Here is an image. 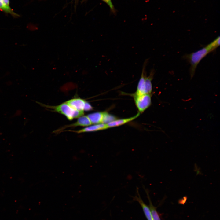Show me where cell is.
<instances>
[{"instance_id":"10","label":"cell","mask_w":220,"mask_h":220,"mask_svg":"<svg viewBox=\"0 0 220 220\" xmlns=\"http://www.w3.org/2000/svg\"><path fill=\"white\" fill-rule=\"evenodd\" d=\"M155 70L152 69L148 76H145V94H150L152 90V81L153 78Z\"/></svg>"},{"instance_id":"7","label":"cell","mask_w":220,"mask_h":220,"mask_svg":"<svg viewBox=\"0 0 220 220\" xmlns=\"http://www.w3.org/2000/svg\"><path fill=\"white\" fill-rule=\"evenodd\" d=\"M92 124L87 116H82L79 117L76 122L69 125L65 126L63 128V129L67 127H75L79 126H88Z\"/></svg>"},{"instance_id":"12","label":"cell","mask_w":220,"mask_h":220,"mask_svg":"<svg viewBox=\"0 0 220 220\" xmlns=\"http://www.w3.org/2000/svg\"><path fill=\"white\" fill-rule=\"evenodd\" d=\"M116 118L108 112H103V117L101 123L107 124L116 119Z\"/></svg>"},{"instance_id":"15","label":"cell","mask_w":220,"mask_h":220,"mask_svg":"<svg viewBox=\"0 0 220 220\" xmlns=\"http://www.w3.org/2000/svg\"><path fill=\"white\" fill-rule=\"evenodd\" d=\"M93 108L91 105L88 102L85 101L84 110L86 111H90L92 110Z\"/></svg>"},{"instance_id":"1","label":"cell","mask_w":220,"mask_h":220,"mask_svg":"<svg viewBox=\"0 0 220 220\" xmlns=\"http://www.w3.org/2000/svg\"><path fill=\"white\" fill-rule=\"evenodd\" d=\"M212 52L207 45L199 50L191 53L185 55L183 57L190 64V74L191 78L194 75L197 67L204 57Z\"/></svg>"},{"instance_id":"11","label":"cell","mask_w":220,"mask_h":220,"mask_svg":"<svg viewBox=\"0 0 220 220\" xmlns=\"http://www.w3.org/2000/svg\"><path fill=\"white\" fill-rule=\"evenodd\" d=\"M103 112H97L89 114L87 115L92 124L101 123Z\"/></svg>"},{"instance_id":"3","label":"cell","mask_w":220,"mask_h":220,"mask_svg":"<svg viewBox=\"0 0 220 220\" xmlns=\"http://www.w3.org/2000/svg\"><path fill=\"white\" fill-rule=\"evenodd\" d=\"M136 105L140 113L143 112L148 108L151 104L150 94L133 95Z\"/></svg>"},{"instance_id":"4","label":"cell","mask_w":220,"mask_h":220,"mask_svg":"<svg viewBox=\"0 0 220 220\" xmlns=\"http://www.w3.org/2000/svg\"><path fill=\"white\" fill-rule=\"evenodd\" d=\"M85 101L80 98H75L65 102L73 109L78 111H83Z\"/></svg>"},{"instance_id":"2","label":"cell","mask_w":220,"mask_h":220,"mask_svg":"<svg viewBox=\"0 0 220 220\" xmlns=\"http://www.w3.org/2000/svg\"><path fill=\"white\" fill-rule=\"evenodd\" d=\"M40 104L44 106L53 110L54 111L64 115L67 118L71 120L74 118H78L83 115V111H79L75 110L65 102L57 106H50Z\"/></svg>"},{"instance_id":"6","label":"cell","mask_w":220,"mask_h":220,"mask_svg":"<svg viewBox=\"0 0 220 220\" xmlns=\"http://www.w3.org/2000/svg\"><path fill=\"white\" fill-rule=\"evenodd\" d=\"M0 9L6 13L10 14L14 17L20 16V15L15 12L11 8L9 0H0Z\"/></svg>"},{"instance_id":"14","label":"cell","mask_w":220,"mask_h":220,"mask_svg":"<svg viewBox=\"0 0 220 220\" xmlns=\"http://www.w3.org/2000/svg\"><path fill=\"white\" fill-rule=\"evenodd\" d=\"M212 51L220 45V37L219 36L211 43L207 45Z\"/></svg>"},{"instance_id":"16","label":"cell","mask_w":220,"mask_h":220,"mask_svg":"<svg viewBox=\"0 0 220 220\" xmlns=\"http://www.w3.org/2000/svg\"><path fill=\"white\" fill-rule=\"evenodd\" d=\"M105 2L110 7L112 12H115V10L111 0H102Z\"/></svg>"},{"instance_id":"13","label":"cell","mask_w":220,"mask_h":220,"mask_svg":"<svg viewBox=\"0 0 220 220\" xmlns=\"http://www.w3.org/2000/svg\"><path fill=\"white\" fill-rule=\"evenodd\" d=\"M146 193L147 194L148 198L149 201V206L150 209L151 211L153 220H161L158 214L156 208L153 206L149 198L148 193L146 190H145Z\"/></svg>"},{"instance_id":"8","label":"cell","mask_w":220,"mask_h":220,"mask_svg":"<svg viewBox=\"0 0 220 220\" xmlns=\"http://www.w3.org/2000/svg\"><path fill=\"white\" fill-rule=\"evenodd\" d=\"M139 115L140 113H138L135 116L130 118L119 119H116L110 123L107 124L108 128L116 127L123 125L135 119Z\"/></svg>"},{"instance_id":"9","label":"cell","mask_w":220,"mask_h":220,"mask_svg":"<svg viewBox=\"0 0 220 220\" xmlns=\"http://www.w3.org/2000/svg\"><path fill=\"white\" fill-rule=\"evenodd\" d=\"M137 191L138 195V197L136 196L134 197V199L138 201L141 206L145 215L148 220H153L151 211L150 208L143 202L141 199L138 191V189H137Z\"/></svg>"},{"instance_id":"5","label":"cell","mask_w":220,"mask_h":220,"mask_svg":"<svg viewBox=\"0 0 220 220\" xmlns=\"http://www.w3.org/2000/svg\"><path fill=\"white\" fill-rule=\"evenodd\" d=\"M107 124L99 123L90 126L77 131H71L77 133L94 132L108 128Z\"/></svg>"}]
</instances>
